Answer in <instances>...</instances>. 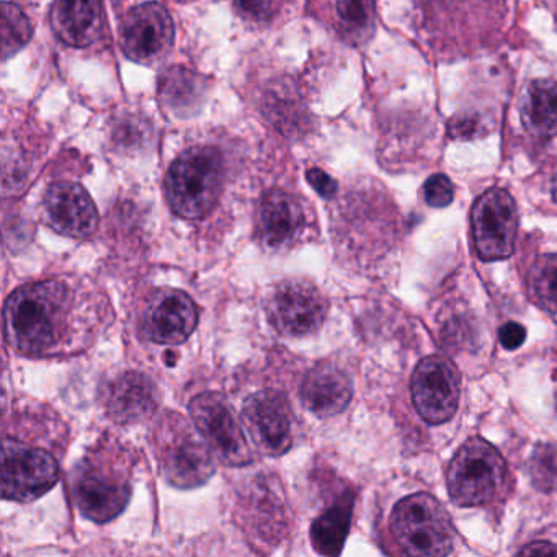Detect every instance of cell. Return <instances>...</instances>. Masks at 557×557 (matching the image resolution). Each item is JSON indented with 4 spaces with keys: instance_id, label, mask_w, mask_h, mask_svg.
Wrapping results in <instances>:
<instances>
[{
    "instance_id": "cell-1",
    "label": "cell",
    "mask_w": 557,
    "mask_h": 557,
    "mask_svg": "<svg viewBox=\"0 0 557 557\" xmlns=\"http://www.w3.org/2000/svg\"><path fill=\"white\" fill-rule=\"evenodd\" d=\"M73 295L61 282L30 283L15 289L4 306L5 337L28 357L57 354L66 344Z\"/></svg>"
},
{
    "instance_id": "cell-2",
    "label": "cell",
    "mask_w": 557,
    "mask_h": 557,
    "mask_svg": "<svg viewBox=\"0 0 557 557\" xmlns=\"http://www.w3.org/2000/svg\"><path fill=\"white\" fill-rule=\"evenodd\" d=\"M224 184L223 156L210 146L187 149L165 178L169 205L184 220H201L220 200Z\"/></svg>"
},
{
    "instance_id": "cell-3",
    "label": "cell",
    "mask_w": 557,
    "mask_h": 557,
    "mask_svg": "<svg viewBox=\"0 0 557 557\" xmlns=\"http://www.w3.org/2000/svg\"><path fill=\"white\" fill-rule=\"evenodd\" d=\"M152 442L162 475L174 487H200L214 474V453L210 445L200 430L177 412L162 416Z\"/></svg>"
},
{
    "instance_id": "cell-4",
    "label": "cell",
    "mask_w": 557,
    "mask_h": 557,
    "mask_svg": "<svg viewBox=\"0 0 557 557\" xmlns=\"http://www.w3.org/2000/svg\"><path fill=\"white\" fill-rule=\"evenodd\" d=\"M389 527L397 546L409 556H448L455 546L449 515L429 494L403 498L391 513Z\"/></svg>"
},
{
    "instance_id": "cell-5",
    "label": "cell",
    "mask_w": 557,
    "mask_h": 557,
    "mask_svg": "<svg viewBox=\"0 0 557 557\" xmlns=\"http://www.w3.org/2000/svg\"><path fill=\"white\" fill-rule=\"evenodd\" d=\"M507 466L500 453L482 438L466 442L449 462L448 492L458 507L495 500L504 487Z\"/></svg>"
},
{
    "instance_id": "cell-6",
    "label": "cell",
    "mask_w": 557,
    "mask_h": 557,
    "mask_svg": "<svg viewBox=\"0 0 557 557\" xmlns=\"http://www.w3.org/2000/svg\"><path fill=\"white\" fill-rule=\"evenodd\" d=\"M71 487L81 513L99 523L119 517L132 495L128 469L99 453L76 466Z\"/></svg>"
},
{
    "instance_id": "cell-7",
    "label": "cell",
    "mask_w": 557,
    "mask_h": 557,
    "mask_svg": "<svg viewBox=\"0 0 557 557\" xmlns=\"http://www.w3.org/2000/svg\"><path fill=\"white\" fill-rule=\"evenodd\" d=\"M60 478L57 459L24 443L5 440L2 453V497L5 500L34 502L54 487Z\"/></svg>"
},
{
    "instance_id": "cell-8",
    "label": "cell",
    "mask_w": 557,
    "mask_h": 557,
    "mask_svg": "<svg viewBox=\"0 0 557 557\" xmlns=\"http://www.w3.org/2000/svg\"><path fill=\"white\" fill-rule=\"evenodd\" d=\"M471 223L475 250L482 260H504L515 252L518 211L508 191H485L472 208Z\"/></svg>"
},
{
    "instance_id": "cell-9",
    "label": "cell",
    "mask_w": 557,
    "mask_h": 557,
    "mask_svg": "<svg viewBox=\"0 0 557 557\" xmlns=\"http://www.w3.org/2000/svg\"><path fill=\"white\" fill-rule=\"evenodd\" d=\"M190 416L221 462L246 466L252 461L243 426L227 400L218 393H203L190 403Z\"/></svg>"
},
{
    "instance_id": "cell-10",
    "label": "cell",
    "mask_w": 557,
    "mask_h": 557,
    "mask_svg": "<svg viewBox=\"0 0 557 557\" xmlns=\"http://www.w3.org/2000/svg\"><path fill=\"white\" fill-rule=\"evenodd\" d=\"M327 299L314 285L301 280L283 282L267 301V315L278 334L308 337L315 334L327 315Z\"/></svg>"
},
{
    "instance_id": "cell-11",
    "label": "cell",
    "mask_w": 557,
    "mask_h": 557,
    "mask_svg": "<svg viewBox=\"0 0 557 557\" xmlns=\"http://www.w3.org/2000/svg\"><path fill=\"white\" fill-rule=\"evenodd\" d=\"M412 400L417 412L432 425L448 422L458 409L461 376L448 358L430 355L412 374Z\"/></svg>"
},
{
    "instance_id": "cell-12",
    "label": "cell",
    "mask_w": 557,
    "mask_h": 557,
    "mask_svg": "<svg viewBox=\"0 0 557 557\" xmlns=\"http://www.w3.org/2000/svg\"><path fill=\"white\" fill-rule=\"evenodd\" d=\"M174 22L159 2L133 8L122 21V48L135 63L154 66L161 63L174 45Z\"/></svg>"
},
{
    "instance_id": "cell-13",
    "label": "cell",
    "mask_w": 557,
    "mask_h": 557,
    "mask_svg": "<svg viewBox=\"0 0 557 557\" xmlns=\"http://www.w3.org/2000/svg\"><path fill=\"white\" fill-rule=\"evenodd\" d=\"M243 422L257 448L267 456H282L293 445L289 404L276 391H259L244 404Z\"/></svg>"
},
{
    "instance_id": "cell-14",
    "label": "cell",
    "mask_w": 557,
    "mask_h": 557,
    "mask_svg": "<svg viewBox=\"0 0 557 557\" xmlns=\"http://www.w3.org/2000/svg\"><path fill=\"white\" fill-rule=\"evenodd\" d=\"M198 309L194 299L177 289H162L149 299L143 314V332L159 345H181L194 334Z\"/></svg>"
},
{
    "instance_id": "cell-15",
    "label": "cell",
    "mask_w": 557,
    "mask_h": 557,
    "mask_svg": "<svg viewBox=\"0 0 557 557\" xmlns=\"http://www.w3.org/2000/svg\"><path fill=\"white\" fill-rule=\"evenodd\" d=\"M45 216L57 233L87 239L99 226V213L86 188L74 182H57L47 188Z\"/></svg>"
},
{
    "instance_id": "cell-16",
    "label": "cell",
    "mask_w": 557,
    "mask_h": 557,
    "mask_svg": "<svg viewBox=\"0 0 557 557\" xmlns=\"http://www.w3.org/2000/svg\"><path fill=\"white\" fill-rule=\"evenodd\" d=\"M306 227L301 201L288 191L270 190L259 208V234L263 246L283 252L295 246Z\"/></svg>"
},
{
    "instance_id": "cell-17",
    "label": "cell",
    "mask_w": 557,
    "mask_h": 557,
    "mask_svg": "<svg viewBox=\"0 0 557 557\" xmlns=\"http://www.w3.org/2000/svg\"><path fill=\"white\" fill-rule=\"evenodd\" d=\"M156 384L146 374L126 371L103 387V407L116 423H138L149 419L158 409Z\"/></svg>"
},
{
    "instance_id": "cell-18",
    "label": "cell",
    "mask_w": 557,
    "mask_h": 557,
    "mask_svg": "<svg viewBox=\"0 0 557 557\" xmlns=\"http://www.w3.org/2000/svg\"><path fill=\"white\" fill-rule=\"evenodd\" d=\"M51 27L67 47H92L106 28L102 0H54Z\"/></svg>"
},
{
    "instance_id": "cell-19",
    "label": "cell",
    "mask_w": 557,
    "mask_h": 557,
    "mask_svg": "<svg viewBox=\"0 0 557 557\" xmlns=\"http://www.w3.org/2000/svg\"><path fill=\"white\" fill-rule=\"evenodd\" d=\"M354 384L344 368L324 361L309 371L302 381L301 400L318 417H334L350 404Z\"/></svg>"
},
{
    "instance_id": "cell-20",
    "label": "cell",
    "mask_w": 557,
    "mask_h": 557,
    "mask_svg": "<svg viewBox=\"0 0 557 557\" xmlns=\"http://www.w3.org/2000/svg\"><path fill=\"white\" fill-rule=\"evenodd\" d=\"M208 83L200 74L182 66L165 71L159 81V100L178 119H190L207 99Z\"/></svg>"
},
{
    "instance_id": "cell-21",
    "label": "cell",
    "mask_w": 557,
    "mask_h": 557,
    "mask_svg": "<svg viewBox=\"0 0 557 557\" xmlns=\"http://www.w3.org/2000/svg\"><path fill=\"white\" fill-rule=\"evenodd\" d=\"M521 123L540 138L557 136V83L536 79L528 84L521 97Z\"/></svg>"
},
{
    "instance_id": "cell-22",
    "label": "cell",
    "mask_w": 557,
    "mask_h": 557,
    "mask_svg": "<svg viewBox=\"0 0 557 557\" xmlns=\"http://www.w3.org/2000/svg\"><path fill=\"white\" fill-rule=\"evenodd\" d=\"M329 22L342 38L361 44L373 34L376 0H329Z\"/></svg>"
},
{
    "instance_id": "cell-23",
    "label": "cell",
    "mask_w": 557,
    "mask_h": 557,
    "mask_svg": "<svg viewBox=\"0 0 557 557\" xmlns=\"http://www.w3.org/2000/svg\"><path fill=\"white\" fill-rule=\"evenodd\" d=\"M351 510H354V498L347 495L312 523L311 541L318 553L324 556L341 554L350 530Z\"/></svg>"
},
{
    "instance_id": "cell-24",
    "label": "cell",
    "mask_w": 557,
    "mask_h": 557,
    "mask_svg": "<svg viewBox=\"0 0 557 557\" xmlns=\"http://www.w3.org/2000/svg\"><path fill=\"white\" fill-rule=\"evenodd\" d=\"M528 283L534 301L557 314V253L541 256L531 267Z\"/></svg>"
},
{
    "instance_id": "cell-25",
    "label": "cell",
    "mask_w": 557,
    "mask_h": 557,
    "mask_svg": "<svg viewBox=\"0 0 557 557\" xmlns=\"http://www.w3.org/2000/svg\"><path fill=\"white\" fill-rule=\"evenodd\" d=\"M34 28L25 12L18 5L4 2L2 4V41L4 58L21 51L30 41Z\"/></svg>"
},
{
    "instance_id": "cell-26",
    "label": "cell",
    "mask_w": 557,
    "mask_h": 557,
    "mask_svg": "<svg viewBox=\"0 0 557 557\" xmlns=\"http://www.w3.org/2000/svg\"><path fill=\"white\" fill-rule=\"evenodd\" d=\"M528 469H530L531 482L537 491L546 494L557 492V445L540 443L534 446L528 461Z\"/></svg>"
},
{
    "instance_id": "cell-27",
    "label": "cell",
    "mask_w": 557,
    "mask_h": 557,
    "mask_svg": "<svg viewBox=\"0 0 557 557\" xmlns=\"http://www.w3.org/2000/svg\"><path fill=\"white\" fill-rule=\"evenodd\" d=\"M233 2L234 11L239 17L257 25L273 21L283 5V0H233Z\"/></svg>"
},
{
    "instance_id": "cell-28",
    "label": "cell",
    "mask_w": 557,
    "mask_h": 557,
    "mask_svg": "<svg viewBox=\"0 0 557 557\" xmlns=\"http://www.w3.org/2000/svg\"><path fill=\"white\" fill-rule=\"evenodd\" d=\"M423 198L432 208H445L455 198V187L446 175H432L423 185Z\"/></svg>"
},
{
    "instance_id": "cell-29",
    "label": "cell",
    "mask_w": 557,
    "mask_h": 557,
    "mask_svg": "<svg viewBox=\"0 0 557 557\" xmlns=\"http://www.w3.org/2000/svg\"><path fill=\"white\" fill-rule=\"evenodd\" d=\"M148 128L138 119H125L116 125L115 143L122 148L132 149L145 145L148 138Z\"/></svg>"
},
{
    "instance_id": "cell-30",
    "label": "cell",
    "mask_w": 557,
    "mask_h": 557,
    "mask_svg": "<svg viewBox=\"0 0 557 557\" xmlns=\"http://www.w3.org/2000/svg\"><path fill=\"white\" fill-rule=\"evenodd\" d=\"M498 341L507 350H517L527 341V329L518 322H507L498 331Z\"/></svg>"
},
{
    "instance_id": "cell-31",
    "label": "cell",
    "mask_w": 557,
    "mask_h": 557,
    "mask_svg": "<svg viewBox=\"0 0 557 557\" xmlns=\"http://www.w3.org/2000/svg\"><path fill=\"white\" fill-rule=\"evenodd\" d=\"M308 181L321 197L332 198L337 194V182L321 169H309Z\"/></svg>"
},
{
    "instance_id": "cell-32",
    "label": "cell",
    "mask_w": 557,
    "mask_h": 557,
    "mask_svg": "<svg viewBox=\"0 0 557 557\" xmlns=\"http://www.w3.org/2000/svg\"><path fill=\"white\" fill-rule=\"evenodd\" d=\"M521 556H547V554H557V546L550 543H533L520 550Z\"/></svg>"
},
{
    "instance_id": "cell-33",
    "label": "cell",
    "mask_w": 557,
    "mask_h": 557,
    "mask_svg": "<svg viewBox=\"0 0 557 557\" xmlns=\"http://www.w3.org/2000/svg\"><path fill=\"white\" fill-rule=\"evenodd\" d=\"M553 198H554V201H556V203H557V174H556V177H554V182H553Z\"/></svg>"
},
{
    "instance_id": "cell-34",
    "label": "cell",
    "mask_w": 557,
    "mask_h": 557,
    "mask_svg": "<svg viewBox=\"0 0 557 557\" xmlns=\"http://www.w3.org/2000/svg\"><path fill=\"white\" fill-rule=\"evenodd\" d=\"M556 409H557V389H556Z\"/></svg>"
}]
</instances>
